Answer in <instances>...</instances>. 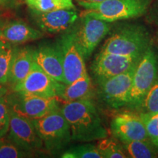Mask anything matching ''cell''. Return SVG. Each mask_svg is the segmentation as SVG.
I'll return each mask as SVG.
<instances>
[{"mask_svg": "<svg viewBox=\"0 0 158 158\" xmlns=\"http://www.w3.org/2000/svg\"><path fill=\"white\" fill-rule=\"evenodd\" d=\"M157 1H158V0H157Z\"/></svg>", "mask_w": 158, "mask_h": 158, "instance_id": "836d02e7", "label": "cell"}, {"mask_svg": "<svg viewBox=\"0 0 158 158\" xmlns=\"http://www.w3.org/2000/svg\"><path fill=\"white\" fill-rule=\"evenodd\" d=\"M2 41H3V40H0V46H1L2 43Z\"/></svg>", "mask_w": 158, "mask_h": 158, "instance_id": "d6a6232c", "label": "cell"}, {"mask_svg": "<svg viewBox=\"0 0 158 158\" xmlns=\"http://www.w3.org/2000/svg\"><path fill=\"white\" fill-rule=\"evenodd\" d=\"M3 10H4V9L2 8V7H0V17L2 16V15H3V13H4Z\"/></svg>", "mask_w": 158, "mask_h": 158, "instance_id": "1f68e13d", "label": "cell"}, {"mask_svg": "<svg viewBox=\"0 0 158 158\" xmlns=\"http://www.w3.org/2000/svg\"><path fill=\"white\" fill-rule=\"evenodd\" d=\"M15 47L5 40L0 46V84L2 85H7L8 83Z\"/></svg>", "mask_w": 158, "mask_h": 158, "instance_id": "ffe728a7", "label": "cell"}, {"mask_svg": "<svg viewBox=\"0 0 158 158\" xmlns=\"http://www.w3.org/2000/svg\"><path fill=\"white\" fill-rule=\"evenodd\" d=\"M152 0H105L101 2H83L78 5L88 15L108 23L141 16L149 8Z\"/></svg>", "mask_w": 158, "mask_h": 158, "instance_id": "3957f363", "label": "cell"}, {"mask_svg": "<svg viewBox=\"0 0 158 158\" xmlns=\"http://www.w3.org/2000/svg\"><path fill=\"white\" fill-rule=\"evenodd\" d=\"M34 155V152L22 149L7 138L6 141L0 139V158L31 157Z\"/></svg>", "mask_w": 158, "mask_h": 158, "instance_id": "cb8c5ba5", "label": "cell"}, {"mask_svg": "<svg viewBox=\"0 0 158 158\" xmlns=\"http://www.w3.org/2000/svg\"><path fill=\"white\" fill-rule=\"evenodd\" d=\"M62 57L64 84H70L87 71L84 58L75 42L72 31L69 29L57 40Z\"/></svg>", "mask_w": 158, "mask_h": 158, "instance_id": "8fae6325", "label": "cell"}, {"mask_svg": "<svg viewBox=\"0 0 158 158\" xmlns=\"http://www.w3.org/2000/svg\"><path fill=\"white\" fill-rule=\"evenodd\" d=\"M127 157L154 158L158 156V148L149 139L121 142Z\"/></svg>", "mask_w": 158, "mask_h": 158, "instance_id": "d6986e66", "label": "cell"}, {"mask_svg": "<svg viewBox=\"0 0 158 158\" xmlns=\"http://www.w3.org/2000/svg\"><path fill=\"white\" fill-rule=\"evenodd\" d=\"M9 20L6 19L5 17H0V40H2V29L6 25V23H7Z\"/></svg>", "mask_w": 158, "mask_h": 158, "instance_id": "f1b7e54d", "label": "cell"}, {"mask_svg": "<svg viewBox=\"0 0 158 158\" xmlns=\"http://www.w3.org/2000/svg\"><path fill=\"white\" fill-rule=\"evenodd\" d=\"M10 122L7 139L27 151H40L44 145L31 119L20 115L10 107Z\"/></svg>", "mask_w": 158, "mask_h": 158, "instance_id": "9c48e42d", "label": "cell"}, {"mask_svg": "<svg viewBox=\"0 0 158 158\" xmlns=\"http://www.w3.org/2000/svg\"><path fill=\"white\" fill-rule=\"evenodd\" d=\"M64 158H102L96 145L84 143L70 148L62 154Z\"/></svg>", "mask_w": 158, "mask_h": 158, "instance_id": "603a6c76", "label": "cell"}, {"mask_svg": "<svg viewBox=\"0 0 158 158\" xmlns=\"http://www.w3.org/2000/svg\"><path fill=\"white\" fill-rule=\"evenodd\" d=\"M9 92V88L6 86L5 85L0 84V98L2 97L5 96Z\"/></svg>", "mask_w": 158, "mask_h": 158, "instance_id": "f546056e", "label": "cell"}, {"mask_svg": "<svg viewBox=\"0 0 158 158\" xmlns=\"http://www.w3.org/2000/svg\"><path fill=\"white\" fill-rule=\"evenodd\" d=\"M93 95L92 81L86 72L80 78L70 84L62 83L59 89L57 98L63 101L72 102L76 100L91 99Z\"/></svg>", "mask_w": 158, "mask_h": 158, "instance_id": "ac0fdd59", "label": "cell"}, {"mask_svg": "<svg viewBox=\"0 0 158 158\" xmlns=\"http://www.w3.org/2000/svg\"><path fill=\"white\" fill-rule=\"evenodd\" d=\"M110 130L120 142L149 139L140 114L132 111L116 114L110 122Z\"/></svg>", "mask_w": 158, "mask_h": 158, "instance_id": "4fadbf2b", "label": "cell"}, {"mask_svg": "<svg viewBox=\"0 0 158 158\" xmlns=\"http://www.w3.org/2000/svg\"><path fill=\"white\" fill-rule=\"evenodd\" d=\"M145 125L148 138L158 148V112L155 114L139 113Z\"/></svg>", "mask_w": 158, "mask_h": 158, "instance_id": "484cf974", "label": "cell"}, {"mask_svg": "<svg viewBox=\"0 0 158 158\" xmlns=\"http://www.w3.org/2000/svg\"><path fill=\"white\" fill-rule=\"evenodd\" d=\"M10 122V106L6 100V95L0 98V139L3 138L9 131Z\"/></svg>", "mask_w": 158, "mask_h": 158, "instance_id": "4316f807", "label": "cell"}, {"mask_svg": "<svg viewBox=\"0 0 158 158\" xmlns=\"http://www.w3.org/2000/svg\"><path fill=\"white\" fill-rule=\"evenodd\" d=\"M31 121L45 150L51 155L58 154L72 141L68 122L60 108Z\"/></svg>", "mask_w": 158, "mask_h": 158, "instance_id": "277c9868", "label": "cell"}, {"mask_svg": "<svg viewBox=\"0 0 158 158\" xmlns=\"http://www.w3.org/2000/svg\"><path fill=\"white\" fill-rule=\"evenodd\" d=\"M138 111L143 114H155L158 112V76L144 97Z\"/></svg>", "mask_w": 158, "mask_h": 158, "instance_id": "d4e9b609", "label": "cell"}, {"mask_svg": "<svg viewBox=\"0 0 158 158\" xmlns=\"http://www.w3.org/2000/svg\"><path fill=\"white\" fill-rule=\"evenodd\" d=\"M6 100L12 109L30 119L42 117L60 108L56 98H43L14 91L6 94Z\"/></svg>", "mask_w": 158, "mask_h": 158, "instance_id": "ba28073f", "label": "cell"}, {"mask_svg": "<svg viewBox=\"0 0 158 158\" xmlns=\"http://www.w3.org/2000/svg\"><path fill=\"white\" fill-rule=\"evenodd\" d=\"M98 151L102 158H126L127 155L124 152L122 143L112 138H105L99 140L97 144Z\"/></svg>", "mask_w": 158, "mask_h": 158, "instance_id": "7402d4cb", "label": "cell"}, {"mask_svg": "<svg viewBox=\"0 0 158 158\" xmlns=\"http://www.w3.org/2000/svg\"><path fill=\"white\" fill-rule=\"evenodd\" d=\"M30 11L33 22L43 32L57 34L64 32L74 24L78 19L76 10L61 9L48 12Z\"/></svg>", "mask_w": 158, "mask_h": 158, "instance_id": "7c38bea8", "label": "cell"}, {"mask_svg": "<svg viewBox=\"0 0 158 158\" xmlns=\"http://www.w3.org/2000/svg\"><path fill=\"white\" fill-rule=\"evenodd\" d=\"M62 82L49 76L34 62L31 70L24 78L11 89V91L43 98H56Z\"/></svg>", "mask_w": 158, "mask_h": 158, "instance_id": "30bf717a", "label": "cell"}, {"mask_svg": "<svg viewBox=\"0 0 158 158\" xmlns=\"http://www.w3.org/2000/svg\"><path fill=\"white\" fill-rule=\"evenodd\" d=\"M138 63L121 74L96 80L99 97L110 108L118 109L127 106L133 74Z\"/></svg>", "mask_w": 158, "mask_h": 158, "instance_id": "52a82bcc", "label": "cell"}, {"mask_svg": "<svg viewBox=\"0 0 158 158\" xmlns=\"http://www.w3.org/2000/svg\"><path fill=\"white\" fill-rule=\"evenodd\" d=\"M151 45L150 35L143 26L124 23L116 27L104 43L100 54L141 56Z\"/></svg>", "mask_w": 158, "mask_h": 158, "instance_id": "7a4b0ae2", "label": "cell"}, {"mask_svg": "<svg viewBox=\"0 0 158 158\" xmlns=\"http://www.w3.org/2000/svg\"><path fill=\"white\" fill-rule=\"evenodd\" d=\"M44 36L43 31L31 27L21 20L8 21L2 29V40L17 45L39 40Z\"/></svg>", "mask_w": 158, "mask_h": 158, "instance_id": "2e32d148", "label": "cell"}, {"mask_svg": "<svg viewBox=\"0 0 158 158\" xmlns=\"http://www.w3.org/2000/svg\"><path fill=\"white\" fill-rule=\"evenodd\" d=\"M78 2H101L105 0H77Z\"/></svg>", "mask_w": 158, "mask_h": 158, "instance_id": "4dcf8cb0", "label": "cell"}, {"mask_svg": "<svg viewBox=\"0 0 158 158\" xmlns=\"http://www.w3.org/2000/svg\"><path fill=\"white\" fill-rule=\"evenodd\" d=\"M29 10L48 12L61 9L76 10L73 0H25Z\"/></svg>", "mask_w": 158, "mask_h": 158, "instance_id": "44dd1931", "label": "cell"}, {"mask_svg": "<svg viewBox=\"0 0 158 158\" xmlns=\"http://www.w3.org/2000/svg\"><path fill=\"white\" fill-rule=\"evenodd\" d=\"M35 62L45 73L59 82H64L62 57L58 43L43 45L33 51Z\"/></svg>", "mask_w": 158, "mask_h": 158, "instance_id": "9a60e30c", "label": "cell"}, {"mask_svg": "<svg viewBox=\"0 0 158 158\" xmlns=\"http://www.w3.org/2000/svg\"><path fill=\"white\" fill-rule=\"evenodd\" d=\"M158 76V54L151 45L141 56L133 74L127 107L138 110Z\"/></svg>", "mask_w": 158, "mask_h": 158, "instance_id": "5b68a950", "label": "cell"}, {"mask_svg": "<svg viewBox=\"0 0 158 158\" xmlns=\"http://www.w3.org/2000/svg\"><path fill=\"white\" fill-rule=\"evenodd\" d=\"M111 29L110 23L88 15L81 14L70 29L84 59L91 56L99 43Z\"/></svg>", "mask_w": 158, "mask_h": 158, "instance_id": "8992f818", "label": "cell"}, {"mask_svg": "<svg viewBox=\"0 0 158 158\" xmlns=\"http://www.w3.org/2000/svg\"><path fill=\"white\" fill-rule=\"evenodd\" d=\"M141 56L99 53L91 65V70L96 80L110 78L130 70L139 62Z\"/></svg>", "mask_w": 158, "mask_h": 158, "instance_id": "5bb4252c", "label": "cell"}, {"mask_svg": "<svg viewBox=\"0 0 158 158\" xmlns=\"http://www.w3.org/2000/svg\"><path fill=\"white\" fill-rule=\"evenodd\" d=\"M60 109L68 122L72 141L88 143L108 136V130L91 99L66 102Z\"/></svg>", "mask_w": 158, "mask_h": 158, "instance_id": "6da1fadb", "label": "cell"}, {"mask_svg": "<svg viewBox=\"0 0 158 158\" xmlns=\"http://www.w3.org/2000/svg\"><path fill=\"white\" fill-rule=\"evenodd\" d=\"M19 6L18 0H0V7L5 10H14Z\"/></svg>", "mask_w": 158, "mask_h": 158, "instance_id": "83f0119b", "label": "cell"}, {"mask_svg": "<svg viewBox=\"0 0 158 158\" xmlns=\"http://www.w3.org/2000/svg\"><path fill=\"white\" fill-rule=\"evenodd\" d=\"M33 51L34 49L29 46L15 47L7 83L10 89L21 82L31 70L35 62Z\"/></svg>", "mask_w": 158, "mask_h": 158, "instance_id": "e0dca14e", "label": "cell"}]
</instances>
